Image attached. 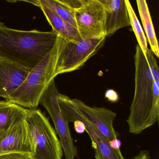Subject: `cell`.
Segmentation results:
<instances>
[{
  "mask_svg": "<svg viewBox=\"0 0 159 159\" xmlns=\"http://www.w3.org/2000/svg\"><path fill=\"white\" fill-rule=\"evenodd\" d=\"M74 11L77 30L83 40L106 37V10L100 0H81Z\"/></svg>",
  "mask_w": 159,
  "mask_h": 159,
  "instance_id": "obj_8",
  "label": "cell"
},
{
  "mask_svg": "<svg viewBox=\"0 0 159 159\" xmlns=\"http://www.w3.org/2000/svg\"><path fill=\"white\" fill-rule=\"evenodd\" d=\"M110 144L111 148H113L115 149H120V147L121 145V142L119 139H115V140L110 141Z\"/></svg>",
  "mask_w": 159,
  "mask_h": 159,
  "instance_id": "obj_22",
  "label": "cell"
},
{
  "mask_svg": "<svg viewBox=\"0 0 159 159\" xmlns=\"http://www.w3.org/2000/svg\"><path fill=\"white\" fill-rule=\"evenodd\" d=\"M135 91L127 122L131 134H139L159 119V70L154 54L148 49L146 57L136 46Z\"/></svg>",
  "mask_w": 159,
  "mask_h": 159,
  "instance_id": "obj_1",
  "label": "cell"
},
{
  "mask_svg": "<svg viewBox=\"0 0 159 159\" xmlns=\"http://www.w3.org/2000/svg\"><path fill=\"white\" fill-rule=\"evenodd\" d=\"M59 38L53 30H18L0 22V58L32 70L54 48Z\"/></svg>",
  "mask_w": 159,
  "mask_h": 159,
  "instance_id": "obj_2",
  "label": "cell"
},
{
  "mask_svg": "<svg viewBox=\"0 0 159 159\" xmlns=\"http://www.w3.org/2000/svg\"><path fill=\"white\" fill-rule=\"evenodd\" d=\"M30 70L0 58V97L9 100L23 84Z\"/></svg>",
  "mask_w": 159,
  "mask_h": 159,
  "instance_id": "obj_11",
  "label": "cell"
},
{
  "mask_svg": "<svg viewBox=\"0 0 159 159\" xmlns=\"http://www.w3.org/2000/svg\"><path fill=\"white\" fill-rule=\"evenodd\" d=\"M70 98L66 95L58 94V102L62 114L68 123L74 122L77 120L83 122L85 131L89 135L94 149L96 159H125L120 149L111 148L108 139L84 119L71 104Z\"/></svg>",
  "mask_w": 159,
  "mask_h": 159,
  "instance_id": "obj_5",
  "label": "cell"
},
{
  "mask_svg": "<svg viewBox=\"0 0 159 159\" xmlns=\"http://www.w3.org/2000/svg\"><path fill=\"white\" fill-rule=\"evenodd\" d=\"M26 115V108L8 100L0 101V131L7 129Z\"/></svg>",
  "mask_w": 159,
  "mask_h": 159,
  "instance_id": "obj_15",
  "label": "cell"
},
{
  "mask_svg": "<svg viewBox=\"0 0 159 159\" xmlns=\"http://www.w3.org/2000/svg\"><path fill=\"white\" fill-rule=\"evenodd\" d=\"M44 1L62 19L77 28L74 9L67 3L66 0H44Z\"/></svg>",
  "mask_w": 159,
  "mask_h": 159,
  "instance_id": "obj_16",
  "label": "cell"
},
{
  "mask_svg": "<svg viewBox=\"0 0 159 159\" xmlns=\"http://www.w3.org/2000/svg\"><path fill=\"white\" fill-rule=\"evenodd\" d=\"M26 122L33 159H62L63 148L48 118L40 110L26 108Z\"/></svg>",
  "mask_w": 159,
  "mask_h": 159,
  "instance_id": "obj_4",
  "label": "cell"
},
{
  "mask_svg": "<svg viewBox=\"0 0 159 159\" xmlns=\"http://www.w3.org/2000/svg\"><path fill=\"white\" fill-rule=\"evenodd\" d=\"M70 101L84 119L95 127L109 141L118 139V133L113 126V121L117 116L114 111L104 107H90L77 98H70Z\"/></svg>",
  "mask_w": 159,
  "mask_h": 159,
  "instance_id": "obj_9",
  "label": "cell"
},
{
  "mask_svg": "<svg viewBox=\"0 0 159 159\" xmlns=\"http://www.w3.org/2000/svg\"><path fill=\"white\" fill-rule=\"evenodd\" d=\"M106 10V38L131 26L125 0H100Z\"/></svg>",
  "mask_w": 159,
  "mask_h": 159,
  "instance_id": "obj_12",
  "label": "cell"
},
{
  "mask_svg": "<svg viewBox=\"0 0 159 159\" xmlns=\"http://www.w3.org/2000/svg\"><path fill=\"white\" fill-rule=\"evenodd\" d=\"M132 159H151L150 154L149 151L143 150L140 151L139 153Z\"/></svg>",
  "mask_w": 159,
  "mask_h": 159,
  "instance_id": "obj_20",
  "label": "cell"
},
{
  "mask_svg": "<svg viewBox=\"0 0 159 159\" xmlns=\"http://www.w3.org/2000/svg\"><path fill=\"white\" fill-rule=\"evenodd\" d=\"M0 159H33L31 154L23 152L8 153L0 156Z\"/></svg>",
  "mask_w": 159,
  "mask_h": 159,
  "instance_id": "obj_18",
  "label": "cell"
},
{
  "mask_svg": "<svg viewBox=\"0 0 159 159\" xmlns=\"http://www.w3.org/2000/svg\"><path fill=\"white\" fill-rule=\"evenodd\" d=\"M74 127L75 131L78 134H83L85 131V125L83 122L79 120L74 122Z\"/></svg>",
  "mask_w": 159,
  "mask_h": 159,
  "instance_id": "obj_19",
  "label": "cell"
},
{
  "mask_svg": "<svg viewBox=\"0 0 159 159\" xmlns=\"http://www.w3.org/2000/svg\"><path fill=\"white\" fill-rule=\"evenodd\" d=\"M125 1L128 15H129L131 26L135 35L137 40L139 46L140 47L146 57V53H147L148 49V47L147 38L130 1L128 0H125Z\"/></svg>",
  "mask_w": 159,
  "mask_h": 159,
  "instance_id": "obj_17",
  "label": "cell"
},
{
  "mask_svg": "<svg viewBox=\"0 0 159 159\" xmlns=\"http://www.w3.org/2000/svg\"><path fill=\"white\" fill-rule=\"evenodd\" d=\"M54 80L51 81L40 101L52 119L57 134L58 135L65 159H74L78 156V149L70 134L69 123L64 118L58 102V94Z\"/></svg>",
  "mask_w": 159,
  "mask_h": 159,
  "instance_id": "obj_7",
  "label": "cell"
},
{
  "mask_svg": "<svg viewBox=\"0 0 159 159\" xmlns=\"http://www.w3.org/2000/svg\"><path fill=\"white\" fill-rule=\"evenodd\" d=\"M66 41L59 36L54 48L30 70L23 84L8 100L26 109H37L43 93L51 81L55 78L57 62Z\"/></svg>",
  "mask_w": 159,
  "mask_h": 159,
  "instance_id": "obj_3",
  "label": "cell"
},
{
  "mask_svg": "<svg viewBox=\"0 0 159 159\" xmlns=\"http://www.w3.org/2000/svg\"><path fill=\"white\" fill-rule=\"evenodd\" d=\"M106 97L109 101L112 102H116L119 99L118 94L113 90H109L107 92Z\"/></svg>",
  "mask_w": 159,
  "mask_h": 159,
  "instance_id": "obj_21",
  "label": "cell"
},
{
  "mask_svg": "<svg viewBox=\"0 0 159 159\" xmlns=\"http://www.w3.org/2000/svg\"><path fill=\"white\" fill-rule=\"evenodd\" d=\"M25 117L18 119L9 128L0 131V156L15 152L31 154Z\"/></svg>",
  "mask_w": 159,
  "mask_h": 159,
  "instance_id": "obj_10",
  "label": "cell"
},
{
  "mask_svg": "<svg viewBox=\"0 0 159 159\" xmlns=\"http://www.w3.org/2000/svg\"><path fill=\"white\" fill-rule=\"evenodd\" d=\"M136 3L140 19L150 46V50L153 54L159 58V49L158 40L147 1L146 0H137Z\"/></svg>",
  "mask_w": 159,
  "mask_h": 159,
  "instance_id": "obj_14",
  "label": "cell"
},
{
  "mask_svg": "<svg viewBox=\"0 0 159 159\" xmlns=\"http://www.w3.org/2000/svg\"><path fill=\"white\" fill-rule=\"evenodd\" d=\"M106 39H85L78 43L66 41L57 62L55 77L82 67L104 46Z\"/></svg>",
  "mask_w": 159,
  "mask_h": 159,
  "instance_id": "obj_6",
  "label": "cell"
},
{
  "mask_svg": "<svg viewBox=\"0 0 159 159\" xmlns=\"http://www.w3.org/2000/svg\"><path fill=\"white\" fill-rule=\"evenodd\" d=\"M39 8L43 12L52 28L59 36L67 41L78 43L82 41V39L76 28L67 23L57 14L51 7L44 2V0H39Z\"/></svg>",
  "mask_w": 159,
  "mask_h": 159,
  "instance_id": "obj_13",
  "label": "cell"
}]
</instances>
